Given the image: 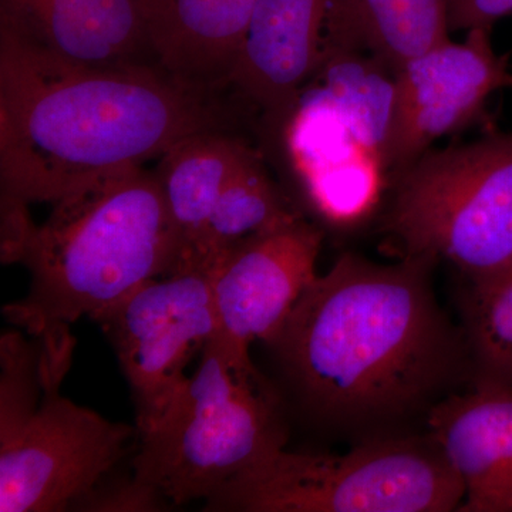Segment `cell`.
I'll list each match as a JSON object with an SVG mask.
<instances>
[{
	"label": "cell",
	"mask_w": 512,
	"mask_h": 512,
	"mask_svg": "<svg viewBox=\"0 0 512 512\" xmlns=\"http://www.w3.org/2000/svg\"><path fill=\"white\" fill-rule=\"evenodd\" d=\"M258 154L228 128H215L181 138L160 157L154 174L180 242L178 268L197 261L198 245L225 185Z\"/></svg>",
	"instance_id": "cell-16"
},
{
	"label": "cell",
	"mask_w": 512,
	"mask_h": 512,
	"mask_svg": "<svg viewBox=\"0 0 512 512\" xmlns=\"http://www.w3.org/2000/svg\"><path fill=\"white\" fill-rule=\"evenodd\" d=\"M227 127L218 94L156 63L74 66L0 39V192L28 204Z\"/></svg>",
	"instance_id": "cell-2"
},
{
	"label": "cell",
	"mask_w": 512,
	"mask_h": 512,
	"mask_svg": "<svg viewBox=\"0 0 512 512\" xmlns=\"http://www.w3.org/2000/svg\"><path fill=\"white\" fill-rule=\"evenodd\" d=\"M28 202L19 200L13 195L0 192V207H2V235H0V249H2L3 264L22 262L23 255L37 224L30 217Z\"/></svg>",
	"instance_id": "cell-21"
},
{
	"label": "cell",
	"mask_w": 512,
	"mask_h": 512,
	"mask_svg": "<svg viewBox=\"0 0 512 512\" xmlns=\"http://www.w3.org/2000/svg\"><path fill=\"white\" fill-rule=\"evenodd\" d=\"M212 269L208 262L180 266L138 286L94 320L130 384L138 436L163 416L187 380L185 369L217 336Z\"/></svg>",
	"instance_id": "cell-8"
},
{
	"label": "cell",
	"mask_w": 512,
	"mask_h": 512,
	"mask_svg": "<svg viewBox=\"0 0 512 512\" xmlns=\"http://www.w3.org/2000/svg\"><path fill=\"white\" fill-rule=\"evenodd\" d=\"M180 261L154 171H107L53 202L23 255L28 295L3 315L40 342L66 339L77 320H96L138 286L173 274Z\"/></svg>",
	"instance_id": "cell-3"
},
{
	"label": "cell",
	"mask_w": 512,
	"mask_h": 512,
	"mask_svg": "<svg viewBox=\"0 0 512 512\" xmlns=\"http://www.w3.org/2000/svg\"><path fill=\"white\" fill-rule=\"evenodd\" d=\"M511 83L510 55L495 52L491 29L468 30L464 42L450 37L404 63L396 70L389 175L474 123L488 99Z\"/></svg>",
	"instance_id": "cell-9"
},
{
	"label": "cell",
	"mask_w": 512,
	"mask_h": 512,
	"mask_svg": "<svg viewBox=\"0 0 512 512\" xmlns=\"http://www.w3.org/2000/svg\"><path fill=\"white\" fill-rule=\"evenodd\" d=\"M387 188L383 229L404 256L444 259L468 281L512 265V131L430 148Z\"/></svg>",
	"instance_id": "cell-6"
},
{
	"label": "cell",
	"mask_w": 512,
	"mask_h": 512,
	"mask_svg": "<svg viewBox=\"0 0 512 512\" xmlns=\"http://www.w3.org/2000/svg\"><path fill=\"white\" fill-rule=\"evenodd\" d=\"M512 16V0H448L451 32L493 29L498 20Z\"/></svg>",
	"instance_id": "cell-22"
},
{
	"label": "cell",
	"mask_w": 512,
	"mask_h": 512,
	"mask_svg": "<svg viewBox=\"0 0 512 512\" xmlns=\"http://www.w3.org/2000/svg\"><path fill=\"white\" fill-rule=\"evenodd\" d=\"M464 485L433 437L387 436L346 454L285 448L204 504L211 512H450Z\"/></svg>",
	"instance_id": "cell-5"
},
{
	"label": "cell",
	"mask_w": 512,
	"mask_h": 512,
	"mask_svg": "<svg viewBox=\"0 0 512 512\" xmlns=\"http://www.w3.org/2000/svg\"><path fill=\"white\" fill-rule=\"evenodd\" d=\"M0 39L74 66L151 62L144 0H0Z\"/></svg>",
	"instance_id": "cell-13"
},
{
	"label": "cell",
	"mask_w": 512,
	"mask_h": 512,
	"mask_svg": "<svg viewBox=\"0 0 512 512\" xmlns=\"http://www.w3.org/2000/svg\"><path fill=\"white\" fill-rule=\"evenodd\" d=\"M285 443L278 394L249 353L215 336L163 416L138 436L131 470L175 507L207 501Z\"/></svg>",
	"instance_id": "cell-4"
},
{
	"label": "cell",
	"mask_w": 512,
	"mask_h": 512,
	"mask_svg": "<svg viewBox=\"0 0 512 512\" xmlns=\"http://www.w3.org/2000/svg\"><path fill=\"white\" fill-rule=\"evenodd\" d=\"M100 481L89 494L74 504L72 510L97 512H154L173 507L150 485L131 477L111 478Z\"/></svg>",
	"instance_id": "cell-20"
},
{
	"label": "cell",
	"mask_w": 512,
	"mask_h": 512,
	"mask_svg": "<svg viewBox=\"0 0 512 512\" xmlns=\"http://www.w3.org/2000/svg\"><path fill=\"white\" fill-rule=\"evenodd\" d=\"M468 282L463 333L476 379L512 387V265Z\"/></svg>",
	"instance_id": "cell-19"
},
{
	"label": "cell",
	"mask_w": 512,
	"mask_h": 512,
	"mask_svg": "<svg viewBox=\"0 0 512 512\" xmlns=\"http://www.w3.org/2000/svg\"><path fill=\"white\" fill-rule=\"evenodd\" d=\"M366 45L393 70L450 39L448 0H350Z\"/></svg>",
	"instance_id": "cell-18"
},
{
	"label": "cell",
	"mask_w": 512,
	"mask_h": 512,
	"mask_svg": "<svg viewBox=\"0 0 512 512\" xmlns=\"http://www.w3.org/2000/svg\"><path fill=\"white\" fill-rule=\"evenodd\" d=\"M350 0H259L228 89L259 114L265 136L282 133Z\"/></svg>",
	"instance_id": "cell-11"
},
{
	"label": "cell",
	"mask_w": 512,
	"mask_h": 512,
	"mask_svg": "<svg viewBox=\"0 0 512 512\" xmlns=\"http://www.w3.org/2000/svg\"><path fill=\"white\" fill-rule=\"evenodd\" d=\"M511 87H512V83H511Z\"/></svg>",
	"instance_id": "cell-23"
},
{
	"label": "cell",
	"mask_w": 512,
	"mask_h": 512,
	"mask_svg": "<svg viewBox=\"0 0 512 512\" xmlns=\"http://www.w3.org/2000/svg\"><path fill=\"white\" fill-rule=\"evenodd\" d=\"M302 217L286 200L266 171L261 154L232 175L215 205L200 245L197 261L215 264L239 242L264 234Z\"/></svg>",
	"instance_id": "cell-17"
},
{
	"label": "cell",
	"mask_w": 512,
	"mask_h": 512,
	"mask_svg": "<svg viewBox=\"0 0 512 512\" xmlns=\"http://www.w3.org/2000/svg\"><path fill=\"white\" fill-rule=\"evenodd\" d=\"M429 434L464 485L460 512H512V387L476 379L427 414Z\"/></svg>",
	"instance_id": "cell-14"
},
{
	"label": "cell",
	"mask_w": 512,
	"mask_h": 512,
	"mask_svg": "<svg viewBox=\"0 0 512 512\" xmlns=\"http://www.w3.org/2000/svg\"><path fill=\"white\" fill-rule=\"evenodd\" d=\"M323 234L302 217L245 239L212 269L217 338L249 353L269 345L315 281Z\"/></svg>",
	"instance_id": "cell-10"
},
{
	"label": "cell",
	"mask_w": 512,
	"mask_h": 512,
	"mask_svg": "<svg viewBox=\"0 0 512 512\" xmlns=\"http://www.w3.org/2000/svg\"><path fill=\"white\" fill-rule=\"evenodd\" d=\"M281 147L316 211L335 225L362 221L389 185L382 158L316 84L299 96Z\"/></svg>",
	"instance_id": "cell-12"
},
{
	"label": "cell",
	"mask_w": 512,
	"mask_h": 512,
	"mask_svg": "<svg viewBox=\"0 0 512 512\" xmlns=\"http://www.w3.org/2000/svg\"><path fill=\"white\" fill-rule=\"evenodd\" d=\"M40 350L45 382L39 406L0 434L2 512L72 510L138 439L137 427L114 423L60 394L74 345Z\"/></svg>",
	"instance_id": "cell-7"
},
{
	"label": "cell",
	"mask_w": 512,
	"mask_h": 512,
	"mask_svg": "<svg viewBox=\"0 0 512 512\" xmlns=\"http://www.w3.org/2000/svg\"><path fill=\"white\" fill-rule=\"evenodd\" d=\"M434 264L348 252L316 276L268 345L306 419L377 439L448 396L470 356L434 296Z\"/></svg>",
	"instance_id": "cell-1"
},
{
	"label": "cell",
	"mask_w": 512,
	"mask_h": 512,
	"mask_svg": "<svg viewBox=\"0 0 512 512\" xmlns=\"http://www.w3.org/2000/svg\"><path fill=\"white\" fill-rule=\"evenodd\" d=\"M259 0H144L148 55L192 89L220 94Z\"/></svg>",
	"instance_id": "cell-15"
}]
</instances>
